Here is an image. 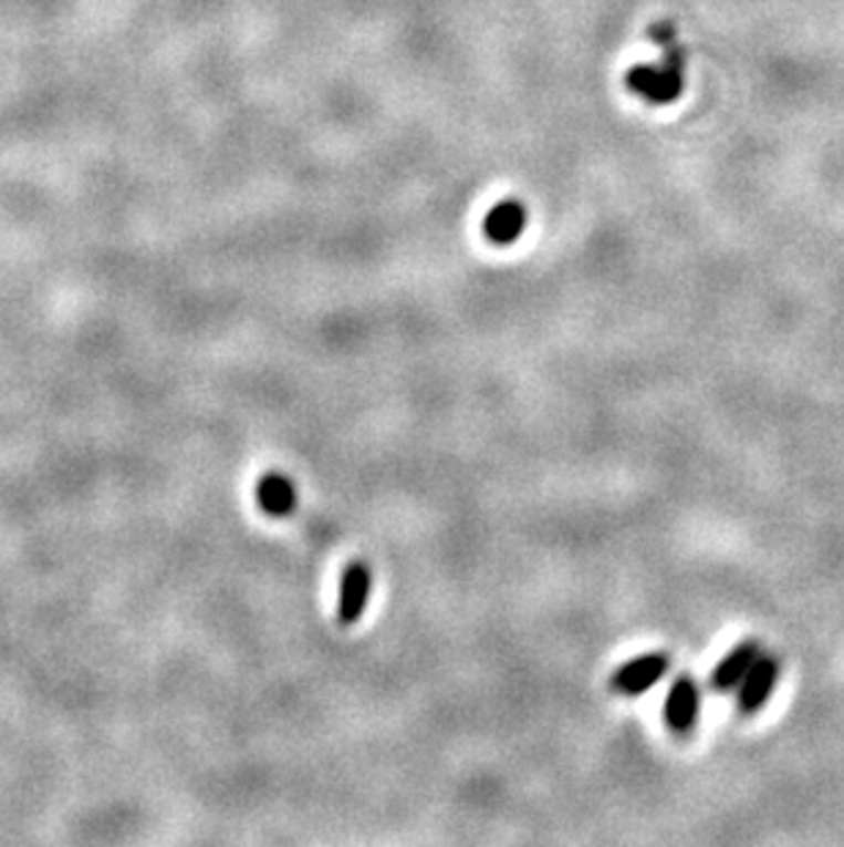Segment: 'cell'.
Wrapping results in <instances>:
<instances>
[{
  "label": "cell",
  "mask_w": 844,
  "mask_h": 847,
  "mask_svg": "<svg viewBox=\"0 0 844 847\" xmlns=\"http://www.w3.org/2000/svg\"><path fill=\"white\" fill-rule=\"evenodd\" d=\"M628 89L653 105H669L683 91V53L675 44L666 48L661 66H634L628 72Z\"/></svg>",
  "instance_id": "obj_1"
},
{
  "label": "cell",
  "mask_w": 844,
  "mask_h": 847,
  "mask_svg": "<svg viewBox=\"0 0 844 847\" xmlns=\"http://www.w3.org/2000/svg\"><path fill=\"white\" fill-rule=\"evenodd\" d=\"M779 678H782V664H779L777 655L762 653L760 659L754 661V667L746 672V678L740 680L738 689H734L738 691V694H734L738 696V711L743 713V716H754L757 711H762V707L768 705V700H771L773 691H777Z\"/></svg>",
  "instance_id": "obj_2"
},
{
  "label": "cell",
  "mask_w": 844,
  "mask_h": 847,
  "mask_svg": "<svg viewBox=\"0 0 844 847\" xmlns=\"http://www.w3.org/2000/svg\"><path fill=\"white\" fill-rule=\"evenodd\" d=\"M702 711V691L691 675H680L669 685L664 700V724L675 735H688L699 722Z\"/></svg>",
  "instance_id": "obj_3"
},
{
  "label": "cell",
  "mask_w": 844,
  "mask_h": 847,
  "mask_svg": "<svg viewBox=\"0 0 844 847\" xmlns=\"http://www.w3.org/2000/svg\"><path fill=\"white\" fill-rule=\"evenodd\" d=\"M671 659L666 653H645L625 661L612 675V689L623 696H639L669 675Z\"/></svg>",
  "instance_id": "obj_4"
},
{
  "label": "cell",
  "mask_w": 844,
  "mask_h": 847,
  "mask_svg": "<svg viewBox=\"0 0 844 847\" xmlns=\"http://www.w3.org/2000/svg\"><path fill=\"white\" fill-rule=\"evenodd\" d=\"M371 568L362 560H354L343 570L341 596H337V620H341V626H354V622L362 620L367 598H371Z\"/></svg>",
  "instance_id": "obj_5"
},
{
  "label": "cell",
  "mask_w": 844,
  "mask_h": 847,
  "mask_svg": "<svg viewBox=\"0 0 844 847\" xmlns=\"http://www.w3.org/2000/svg\"><path fill=\"white\" fill-rule=\"evenodd\" d=\"M760 655L762 644L757 642V639H746V642L734 644L719 664H716L713 675H710V685H713L716 691H734Z\"/></svg>",
  "instance_id": "obj_6"
},
{
  "label": "cell",
  "mask_w": 844,
  "mask_h": 847,
  "mask_svg": "<svg viewBox=\"0 0 844 847\" xmlns=\"http://www.w3.org/2000/svg\"><path fill=\"white\" fill-rule=\"evenodd\" d=\"M527 226V209L519 200H502V204L493 206L491 211L482 220V234L493 245H513L521 239Z\"/></svg>",
  "instance_id": "obj_7"
},
{
  "label": "cell",
  "mask_w": 844,
  "mask_h": 847,
  "mask_svg": "<svg viewBox=\"0 0 844 847\" xmlns=\"http://www.w3.org/2000/svg\"><path fill=\"white\" fill-rule=\"evenodd\" d=\"M256 499L258 508H261L267 516L274 518H285L296 510V486L291 477H285L283 472H267V475L258 481L256 488Z\"/></svg>",
  "instance_id": "obj_8"
},
{
  "label": "cell",
  "mask_w": 844,
  "mask_h": 847,
  "mask_svg": "<svg viewBox=\"0 0 844 847\" xmlns=\"http://www.w3.org/2000/svg\"><path fill=\"white\" fill-rule=\"evenodd\" d=\"M650 39L661 44V48H669V44H675V28L669 22H658V25L650 28Z\"/></svg>",
  "instance_id": "obj_9"
}]
</instances>
